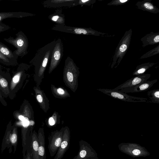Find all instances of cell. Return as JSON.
<instances>
[{"label":"cell","mask_w":159,"mask_h":159,"mask_svg":"<svg viewBox=\"0 0 159 159\" xmlns=\"http://www.w3.org/2000/svg\"><path fill=\"white\" fill-rule=\"evenodd\" d=\"M56 43V40H54L39 48L29 62L31 65L34 67V79L36 87H39L44 78V72Z\"/></svg>","instance_id":"1"},{"label":"cell","mask_w":159,"mask_h":159,"mask_svg":"<svg viewBox=\"0 0 159 159\" xmlns=\"http://www.w3.org/2000/svg\"><path fill=\"white\" fill-rule=\"evenodd\" d=\"M79 68L73 60L68 56L65 60L63 71V78L65 85L75 93L78 87Z\"/></svg>","instance_id":"2"},{"label":"cell","mask_w":159,"mask_h":159,"mask_svg":"<svg viewBox=\"0 0 159 159\" xmlns=\"http://www.w3.org/2000/svg\"><path fill=\"white\" fill-rule=\"evenodd\" d=\"M132 34V29L127 30L120 40L112 57L111 68L117 67L127 52L129 47Z\"/></svg>","instance_id":"3"},{"label":"cell","mask_w":159,"mask_h":159,"mask_svg":"<svg viewBox=\"0 0 159 159\" xmlns=\"http://www.w3.org/2000/svg\"><path fill=\"white\" fill-rule=\"evenodd\" d=\"M16 37H10L3 39L7 42L13 45L16 49L13 52V54L17 57H23L28 53L29 42L25 34L20 31L16 34Z\"/></svg>","instance_id":"4"},{"label":"cell","mask_w":159,"mask_h":159,"mask_svg":"<svg viewBox=\"0 0 159 159\" xmlns=\"http://www.w3.org/2000/svg\"><path fill=\"white\" fill-rule=\"evenodd\" d=\"M31 66L26 63H21L14 72L9 86V96L11 98L13 97V94H15L22 86L26 76V72Z\"/></svg>","instance_id":"5"},{"label":"cell","mask_w":159,"mask_h":159,"mask_svg":"<svg viewBox=\"0 0 159 159\" xmlns=\"http://www.w3.org/2000/svg\"><path fill=\"white\" fill-rule=\"evenodd\" d=\"M52 30L63 32L82 35L100 36L107 34L96 31L91 27H74L67 26L66 25L56 24L52 28Z\"/></svg>","instance_id":"6"},{"label":"cell","mask_w":159,"mask_h":159,"mask_svg":"<svg viewBox=\"0 0 159 159\" xmlns=\"http://www.w3.org/2000/svg\"><path fill=\"white\" fill-rule=\"evenodd\" d=\"M97 90L115 99H118L125 102H148V99L146 98L134 97L113 89H101Z\"/></svg>","instance_id":"7"},{"label":"cell","mask_w":159,"mask_h":159,"mask_svg":"<svg viewBox=\"0 0 159 159\" xmlns=\"http://www.w3.org/2000/svg\"><path fill=\"white\" fill-rule=\"evenodd\" d=\"M64 127L59 130H56L52 131L48 136V149L51 157H53L56 153L61 144Z\"/></svg>","instance_id":"8"},{"label":"cell","mask_w":159,"mask_h":159,"mask_svg":"<svg viewBox=\"0 0 159 159\" xmlns=\"http://www.w3.org/2000/svg\"><path fill=\"white\" fill-rule=\"evenodd\" d=\"M63 55V45L60 39L56 40V43L52 54L48 69V73L51 74L59 64Z\"/></svg>","instance_id":"9"},{"label":"cell","mask_w":159,"mask_h":159,"mask_svg":"<svg viewBox=\"0 0 159 159\" xmlns=\"http://www.w3.org/2000/svg\"><path fill=\"white\" fill-rule=\"evenodd\" d=\"M70 139V132L68 126L64 127L62 140L53 159H62L68 149Z\"/></svg>","instance_id":"10"},{"label":"cell","mask_w":159,"mask_h":159,"mask_svg":"<svg viewBox=\"0 0 159 159\" xmlns=\"http://www.w3.org/2000/svg\"><path fill=\"white\" fill-rule=\"evenodd\" d=\"M79 0H48L42 2L43 6L49 8L71 7L78 5Z\"/></svg>","instance_id":"11"},{"label":"cell","mask_w":159,"mask_h":159,"mask_svg":"<svg viewBox=\"0 0 159 159\" xmlns=\"http://www.w3.org/2000/svg\"><path fill=\"white\" fill-rule=\"evenodd\" d=\"M35 92V97L40 108L45 113L47 112L50 108L49 100L44 91L40 87L34 86L33 88Z\"/></svg>","instance_id":"12"},{"label":"cell","mask_w":159,"mask_h":159,"mask_svg":"<svg viewBox=\"0 0 159 159\" xmlns=\"http://www.w3.org/2000/svg\"><path fill=\"white\" fill-rule=\"evenodd\" d=\"M151 77L148 74H143L135 76L126 81L124 83L113 89L115 90H118L126 88L132 87L147 81Z\"/></svg>","instance_id":"13"},{"label":"cell","mask_w":159,"mask_h":159,"mask_svg":"<svg viewBox=\"0 0 159 159\" xmlns=\"http://www.w3.org/2000/svg\"><path fill=\"white\" fill-rule=\"evenodd\" d=\"M157 81V79L147 81L135 86L126 88L118 91L126 93L144 92L150 89Z\"/></svg>","instance_id":"14"},{"label":"cell","mask_w":159,"mask_h":159,"mask_svg":"<svg viewBox=\"0 0 159 159\" xmlns=\"http://www.w3.org/2000/svg\"><path fill=\"white\" fill-rule=\"evenodd\" d=\"M33 129L30 130V146L32 154V159H38V150L39 143L37 133L34 130L32 131Z\"/></svg>","instance_id":"15"},{"label":"cell","mask_w":159,"mask_h":159,"mask_svg":"<svg viewBox=\"0 0 159 159\" xmlns=\"http://www.w3.org/2000/svg\"><path fill=\"white\" fill-rule=\"evenodd\" d=\"M152 0H143L138 1L135 4L137 9L154 14L159 13V9L154 5Z\"/></svg>","instance_id":"16"},{"label":"cell","mask_w":159,"mask_h":159,"mask_svg":"<svg viewBox=\"0 0 159 159\" xmlns=\"http://www.w3.org/2000/svg\"><path fill=\"white\" fill-rule=\"evenodd\" d=\"M44 134V129L40 128L37 134L39 143L38 159H46Z\"/></svg>","instance_id":"17"},{"label":"cell","mask_w":159,"mask_h":159,"mask_svg":"<svg viewBox=\"0 0 159 159\" xmlns=\"http://www.w3.org/2000/svg\"><path fill=\"white\" fill-rule=\"evenodd\" d=\"M79 150L73 159H88L90 157V149L88 144L81 140L79 141Z\"/></svg>","instance_id":"18"},{"label":"cell","mask_w":159,"mask_h":159,"mask_svg":"<svg viewBox=\"0 0 159 159\" xmlns=\"http://www.w3.org/2000/svg\"><path fill=\"white\" fill-rule=\"evenodd\" d=\"M143 47L148 45H153L159 43V32H151L144 35L140 39Z\"/></svg>","instance_id":"19"},{"label":"cell","mask_w":159,"mask_h":159,"mask_svg":"<svg viewBox=\"0 0 159 159\" xmlns=\"http://www.w3.org/2000/svg\"><path fill=\"white\" fill-rule=\"evenodd\" d=\"M35 15L31 13L21 11L0 12V22L8 18H21Z\"/></svg>","instance_id":"20"},{"label":"cell","mask_w":159,"mask_h":159,"mask_svg":"<svg viewBox=\"0 0 159 159\" xmlns=\"http://www.w3.org/2000/svg\"><path fill=\"white\" fill-rule=\"evenodd\" d=\"M51 89L53 96L56 98L65 99L70 97V95L67 90L62 86L56 87L51 84Z\"/></svg>","instance_id":"21"},{"label":"cell","mask_w":159,"mask_h":159,"mask_svg":"<svg viewBox=\"0 0 159 159\" xmlns=\"http://www.w3.org/2000/svg\"><path fill=\"white\" fill-rule=\"evenodd\" d=\"M62 10L59 9H57L53 14L48 16L49 19L52 22L59 25H65V18L64 15L62 13Z\"/></svg>","instance_id":"22"},{"label":"cell","mask_w":159,"mask_h":159,"mask_svg":"<svg viewBox=\"0 0 159 159\" xmlns=\"http://www.w3.org/2000/svg\"><path fill=\"white\" fill-rule=\"evenodd\" d=\"M0 52L10 60L18 64V57L14 55L12 52L4 44L0 42Z\"/></svg>","instance_id":"23"},{"label":"cell","mask_w":159,"mask_h":159,"mask_svg":"<svg viewBox=\"0 0 159 159\" xmlns=\"http://www.w3.org/2000/svg\"><path fill=\"white\" fill-rule=\"evenodd\" d=\"M7 74L0 70V88L6 95L9 96V84L10 85V83L7 79L5 77Z\"/></svg>","instance_id":"24"},{"label":"cell","mask_w":159,"mask_h":159,"mask_svg":"<svg viewBox=\"0 0 159 159\" xmlns=\"http://www.w3.org/2000/svg\"><path fill=\"white\" fill-rule=\"evenodd\" d=\"M157 62H148L138 65L133 73L135 76L144 74L145 72L150 68L157 64Z\"/></svg>","instance_id":"25"},{"label":"cell","mask_w":159,"mask_h":159,"mask_svg":"<svg viewBox=\"0 0 159 159\" xmlns=\"http://www.w3.org/2000/svg\"><path fill=\"white\" fill-rule=\"evenodd\" d=\"M60 116L58 113L55 111L52 116L45 120L46 124L48 127H52L55 126L60 123Z\"/></svg>","instance_id":"26"},{"label":"cell","mask_w":159,"mask_h":159,"mask_svg":"<svg viewBox=\"0 0 159 159\" xmlns=\"http://www.w3.org/2000/svg\"><path fill=\"white\" fill-rule=\"evenodd\" d=\"M147 96L149 102L158 104L159 103V89H153L147 92Z\"/></svg>","instance_id":"27"},{"label":"cell","mask_w":159,"mask_h":159,"mask_svg":"<svg viewBox=\"0 0 159 159\" xmlns=\"http://www.w3.org/2000/svg\"><path fill=\"white\" fill-rule=\"evenodd\" d=\"M159 53V45L147 52L144 54L142 55L139 58L140 59L147 58L156 55Z\"/></svg>","instance_id":"28"},{"label":"cell","mask_w":159,"mask_h":159,"mask_svg":"<svg viewBox=\"0 0 159 159\" xmlns=\"http://www.w3.org/2000/svg\"><path fill=\"white\" fill-rule=\"evenodd\" d=\"M0 62L8 66H14L17 65L12 61L10 60L0 52Z\"/></svg>","instance_id":"29"},{"label":"cell","mask_w":159,"mask_h":159,"mask_svg":"<svg viewBox=\"0 0 159 159\" xmlns=\"http://www.w3.org/2000/svg\"><path fill=\"white\" fill-rule=\"evenodd\" d=\"M17 130L16 127H14L13 129L11 135L10 137V140L12 144L16 146L17 140Z\"/></svg>","instance_id":"30"},{"label":"cell","mask_w":159,"mask_h":159,"mask_svg":"<svg viewBox=\"0 0 159 159\" xmlns=\"http://www.w3.org/2000/svg\"><path fill=\"white\" fill-rule=\"evenodd\" d=\"M130 0H113L107 4L108 6H118L124 5Z\"/></svg>","instance_id":"31"},{"label":"cell","mask_w":159,"mask_h":159,"mask_svg":"<svg viewBox=\"0 0 159 159\" xmlns=\"http://www.w3.org/2000/svg\"><path fill=\"white\" fill-rule=\"evenodd\" d=\"M96 2V0H79L78 5L91 6L93 5Z\"/></svg>","instance_id":"32"},{"label":"cell","mask_w":159,"mask_h":159,"mask_svg":"<svg viewBox=\"0 0 159 159\" xmlns=\"http://www.w3.org/2000/svg\"><path fill=\"white\" fill-rule=\"evenodd\" d=\"M24 159H32L31 150L29 144L28 146L25 155L24 157Z\"/></svg>","instance_id":"33"},{"label":"cell","mask_w":159,"mask_h":159,"mask_svg":"<svg viewBox=\"0 0 159 159\" xmlns=\"http://www.w3.org/2000/svg\"><path fill=\"white\" fill-rule=\"evenodd\" d=\"M11 28L9 25L5 24L2 22H0V33L7 30Z\"/></svg>","instance_id":"34"},{"label":"cell","mask_w":159,"mask_h":159,"mask_svg":"<svg viewBox=\"0 0 159 159\" xmlns=\"http://www.w3.org/2000/svg\"><path fill=\"white\" fill-rule=\"evenodd\" d=\"M132 153L134 155H138L140 154V151L139 149H135L133 150Z\"/></svg>","instance_id":"35"},{"label":"cell","mask_w":159,"mask_h":159,"mask_svg":"<svg viewBox=\"0 0 159 159\" xmlns=\"http://www.w3.org/2000/svg\"><path fill=\"white\" fill-rule=\"evenodd\" d=\"M2 0H0V1H2Z\"/></svg>","instance_id":"36"}]
</instances>
